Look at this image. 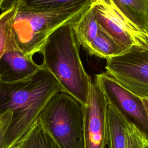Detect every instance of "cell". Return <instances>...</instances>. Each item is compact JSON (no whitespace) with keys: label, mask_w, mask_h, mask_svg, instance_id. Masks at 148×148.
<instances>
[{"label":"cell","mask_w":148,"mask_h":148,"mask_svg":"<svg viewBox=\"0 0 148 148\" xmlns=\"http://www.w3.org/2000/svg\"><path fill=\"white\" fill-rule=\"evenodd\" d=\"M60 92H64L62 86L42 64L38 71L24 79L0 82V114L7 110L12 112L5 148L14 146L38 120L49 100Z\"/></svg>","instance_id":"1"},{"label":"cell","mask_w":148,"mask_h":148,"mask_svg":"<svg viewBox=\"0 0 148 148\" xmlns=\"http://www.w3.org/2000/svg\"><path fill=\"white\" fill-rule=\"evenodd\" d=\"M72 23L61 25L48 37L40 51L42 65L53 75L65 92L84 105L92 81L83 66L79 56L80 46Z\"/></svg>","instance_id":"2"},{"label":"cell","mask_w":148,"mask_h":148,"mask_svg":"<svg viewBox=\"0 0 148 148\" xmlns=\"http://www.w3.org/2000/svg\"><path fill=\"white\" fill-rule=\"evenodd\" d=\"M92 2L66 9L42 10L29 8L20 0L13 22V31L20 50L31 57L40 53L47 39L56 29L75 21Z\"/></svg>","instance_id":"3"},{"label":"cell","mask_w":148,"mask_h":148,"mask_svg":"<svg viewBox=\"0 0 148 148\" xmlns=\"http://www.w3.org/2000/svg\"><path fill=\"white\" fill-rule=\"evenodd\" d=\"M38 119L59 148H84L83 105L69 94L54 95Z\"/></svg>","instance_id":"4"},{"label":"cell","mask_w":148,"mask_h":148,"mask_svg":"<svg viewBox=\"0 0 148 148\" xmlns=\"http://www.w3.org/2000/svg\"><path fill=\"white\" fill-rule=\"evenodd\" d=\"M91 6L101 29L127 52L148 49V33L127 18L110 0H93Z\"/></svg>","instance_id":"5"},{"label":"cell","mask_w":148,"mask_h":148,"mask_svg":"<svg viewBox=\"0 0 148 148\" xmlns=\"http://www.w3.org/2000/svg\"><path fill=\"white\" fill-rule=\"evenodd\" d=\"M105 69L125 88L148 99V49H132L109 58Z\"/></svg>","instance_id":"6"},{"label":"cell","mask_w":148,"mask_h":148,"mask_svg":"<svg viewBox=\"0 0 148 148\" xmlns=\"http://www.w3.org/2000/svg\"><path fill=\"white\" fill-rule=\"evenodd\" d=\"M95 78L108 104L112 105L128 122L134 124L148 139V116L142 98L106 72L97 74Z\"/></svg>","instance_id":"7"},{"label":"cell","mask_w":148,"mask_h":148,"mask_svg":"<svg viewBox=\"0 0 148 148\" xmlns=\"http://www.w3.org/2000/svg\"><path fill=\"white\" fill-rule=\"evenodd\" d=\"M108 106L106 97L95 78L87 102L83 105L84 148H107Z\"/></svg>","instance_id":"8"},{"label":"cell","mask_w":148,"mask_h":148,"mask_svg":"<svg viewBox=\"0 0 148 148\" xmlns=\"http://www.w3.org/2000/svg\"><path fill=\"white\" fill-rule=\"evenodd\" d=\"M40 66L32 57L19 50L8 51L0 60V82L11 83L24 79L35 73Z\"/></svg>","instance_id":"9"},{"label":"cell","mask_w":148,"mask_h":148,"mask_svg":"<svg viewBox=\"0 0 148 148\" xmlns=\"http://www.w3.org/2000/svg\"><path fill=\"white\" fill-rule=\"evenodd\" d=\"M107 118V148H125L129 122L111 105L108 104Z\"/></svg>","instance_id":"10"},{"label":"cell","mask_w":148,"mask_h":148,"mask_svg":"<svg viewBox=\"0 0 148 148\" xmlns=\"http://www.w3.org/2000/svg\"><path fill=\"white\" fill-rule=\"evenodd\" d=\"M76 38L80 46L84 49L95 39L99 30L91 6L72 23Z\"/></svg>","instance_id":"11"},{"label":"cell","mask_w":148,"mask_h":148,"mask_svg":"<svg viewBox=\"0 0 148 148\" xmlns=\"http://www.w3.org/2000/svg\"><path fill=\"white\" fill-rule=\"evenodd\" d=\"M130 21L146 29L148 25V0H110Z\"/></svg>","instance_id":"12"},{"label":"cell","mask_w":148,"mask_h":148,"mask_svg":"<svg viewBox=\"0 0 148 148\" xmlns=\"http://www.w3.org/2000/svg\"><path fill=\"white\" fill-rule=\"evenodd\" d=\"M17 9V3L0 14V60L8 51L20 50L13 31V22Z\"/></svg>","instance_id":"13"},{"label":"cell","mask_w":148,"mask_h":148,"mask_svg":"<svg viewBox=\"0 0 148 148\" xmlns=\"http://www.w3.org/2000/svg\"><path fill=\"white\" fill-rule=\"evenodd\" d=\"M13 148H59L39 119Z\"/></svg>","instance_id":"14"},{"label":"cell","mask_w":148,"mask_h":148,"mask_svg":"<svg viewBox=\"0 0 148 148\" xmlns=\"http://www.w3.org/2000/svg\"><path fill=\"white\" fill-rule=\"evenodd\" d=\"M86 49L90 54L106 60L125 53L115 40L100 28L97 36Z\"/></svg>","instance_id":"15"},{"label":"cell","mask_w":148,"mask_h":148,"mask_svg":"<svg viewBox=\"0 0 148 148\" xmlns=\"http://www.w3.org/2000/svg\"><path fill=\"white\" fill-rule=\"evenodd\" d=\"M29 8L42 10H57L72 8L93 0H21Z\"/></svg>","instance_id":"16"},{"label":"cell","mask_w":148,"mask_h":148,"mask_svg":"<svg viewBox=\"0 0 148 148\" xmlns=\"http://www.w3.org/2000/svg\"><path fill=\"white\" fill-rule=\"evenodd\" d=\"M125 148H146L148 139L134 124L129 123L127 129Z\"/></svg>","instance_id":"17"},{"label":"cell","mask_w":148,"mask_h":148,"mask_svg":"<svg viewBox=\"0 0 148 148\" xmlns=\"http://www.w3.org/2000/svg\"><path fill=\"white\" fill-rule=\"evenodd\" d=\"M12 119V112L7 110L0 114V148H5V138Z\"/></svg>","instance_id":"18"},{"label":"cell","mask_w":148,"mask_h":148,"mask_svg":"<svg viewBox=\"0 0 148 148\" xmlns=\"http://www.w3.org/2000/svg\"><path fill=\"white\" fill-rule=\"evenodd\" d=\"M20 0H0V10L2 12H5L15 5Z\"/></svg>","instance_id":"19"},{"label":"cell","mask_w":148,"mask_h":148,"mask_svg":"<svg viewBox=\"0 0 148 148\" xmlns=\"http://www.w3.org/2000/svg\"><path fill=\"white\" fill-rule=\"evenodd\" d=\"M142 99L143 105L145 106V109H146L147 116H148V99L147 98H142Z\"/></svg>","instance_id":"20"},{"label":"cell","mask_w":148,"mask_h":148,"mask_svg":"<svg viewBox=\"0 0 148 148\" xmlns=\"http://www.w3.org/2000/svg\"><path fill=\"white\" fill-rule=\"evenodd\" d=\"M146 31H147V33H148V25H147V27H146Z\"/></svg>","instance_id":"21"},{"label":"cell","mask_w":148,"mask_h":148,"mask_svg":"<svg viewBox=\"0 0 148 148\" xmlns=\"http://www.w3.org/2000/svg\"><path fill=\"white\" fill-rule=\"evenodd\" d=\"M146 148H148V143H147V146H146Z\"/></svg>","instance_id":"22"}]
</instances>
